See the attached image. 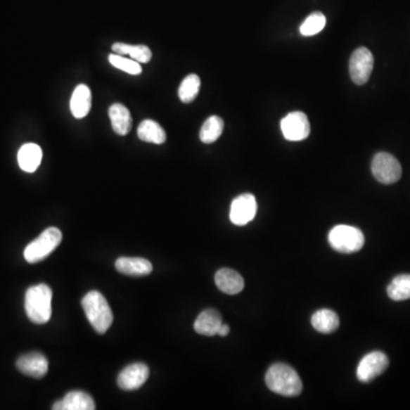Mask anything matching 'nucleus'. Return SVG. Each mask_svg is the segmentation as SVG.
<instances>
[{
  "label": "nucleus",
  "mask_w": 410,
  "mask_h": 410,
  "mask_svg": "<svg viewBox=\"0 0 410 410\" xmlns=\"http://www.w3.org/2000/svg\"><path fill=\"white\" fill-rule=\"evenodd\" d=\"M270 391L283 397H297L302 392V380L295 369L285 364H275L266 374Z\"/></svg>",
  "instance_id": "nucleus-1"
},
{
  "label": "nucleus",
  "mask_w": 410,
  "mask_h": 410,
  "mask_svg": "<svg viewBox=\"0 0 410 410\" xmlns=\"http://www.w3.org/2000/svg\"><path fill=\"white\" fill-rule=\"evenodd\" d=\"M82 308L90 325L98 334L108 332L113 323V314L102 293L90 290L82 299Z\"/></svg>",
  "instance_id": "nucleus-2"
},
{
  "label": "nucleus",
  "mask_w": 410,
  "mask_h": 410,
  "mask_svg": "<svg viewBox=\"0 0 410 410\" xmlns=\"http://www.w3.org/2000/svg\"><path fill=\"white\" fill-rule=\"evenodd\" d=\"M51 299L53 292L49 285L39 284L31 286L25 293V312L32 323H49L51 317Z\"/></svg>",
  "instance_id": "nucleus-3"
},
{
  "label": "nucleus",
  "mask_w": 410,
  "mask_h": 410,
  "mask_svg": "<svg viewBox=\"0 0 410 410\" xmlns=\"http://www.w3.org/2000/svg\"><path fill=\"white\" fill-rule=\"evenodd\" d=\"M330 245L340 253H354L365 244V236L360 229L352 226L338 225L328 233Z\"/></svg>",
  "instance_id": "nucleus-4"
},
{
  "label": "nucleus",
  "mask_w": 410,
  "mask_h": 410,
  "mask_svg": "<svg viewBox=\"0 0 410 410\" xmlns=\"http://www.w3.org/2000/svg\"><path fill=\"white\" fill-rule=\"evenodd\" d=\"M62 233L58 228H47L40 233V236L29 244L25 250V260L29 264H37L45 260L46 257L55 251L62 242Z\"/></svg>",
  "instance_id": "nucleus-5"
},
{
  "label": "nucleus",
  "mask_w": 410,
  "mask_h": 410,
  "mask_svg": "<svg viewBox=\"0 0 410 410\" xmlns=\"http://www.w3.org/2000/svg\"><path fill=\"white\" fill-rule=\"evenodd\" d=\"M371 172L375 179L384 185H391L402 178V169L398 160L391 154L380 152L371 162Z\"/></svg>",
  "instance_id": "nucleus-6"
},
{
  "label": "nucleus",
  "mask_w": 410,
  "mask_h": 410,
  "mask_svg": "<svg viewBox=\"0 0 410 410\" xmlns=\"http://www.w3.org/2000/svg\"><path fill=\"white\" fill-rule=\"evenodd\" d=\"M387 367H389L387 356L380 351H373L360 360L357 369V378L362 383H369L383 374Z\"/></svg>",
  "instance_id": "nucleus-7"
},
{
  "label": "nucleus",
  "mask_w": 410,
  "mask_h": 410,
  "mask_svg": "<svg viewBox=\"0 0 410 410\" xmlns=\"http://www.w3.org/2000/svg\"><path fill=\"white\" fill-rule=\"evenodd\" d=\"M374 69V56L366 47H360L352 53L349 63L351 79L354 84H365Z\"/></svg>",
  "instance_id": "nucleus-8"
},
{
  "label": "nucleus",
  "mask_w": 410,
  "mask_h": 410,
  "mask_svg": "<svg viewBox=\"0 0 410 410\" xmlns=\"http://www.w3.org/2000/svg\"><path fill=\"white\" fill-rule=\"evenodd\" d=\"M283 135L290 141H305L310 135V122L303 112L288 113L281 122Z\"/></svg>",
  "instance_id": "nucleus-9"
},
{
  "label": "nucleus",
  "mask_w": 410,
  "mask_h": 410,
  "mask_svg": "<svg viewBox=\"0 0 410 410\" xmlns=\"http://www.w3.org/2000/svg\"><path fill=\"white\" fill-rule=\"evenodd\" d=\"M257 211V200L253 195L246 193L237 196L231 202L229 218L233 225L245 226L255 219Z\"/></svg>",
  "instance_id": "nucleus-10"
},
{
  "label": "nucleus",
  "mask_w": 410,
  "mask_h": 410,
  "mask_svg": "<svg viewBox=\"0 0 410 410\" xmlns=\"http://www.w3.org/2000/svg\"><path fill=\"white\" fill-rule=\"evenodd\" d=\"M150 376V369L145 364L136 362L127 366L117 376V385L124 391L138 390L146 383Z\"/></svg>",
  "instance_id": "nucleus-11"
},
{
  "label": "nucleus",
  "mask_w": 410,
  "mask_h": 410,
  "mask_svg": "<svg viewBox=\"0 0 410 410\" xmlns=\"http://www.w3.org/2000/svg\"><path fill=\"white\" fill-rule=\"evenodd\" d=\"M16 367L22 374L33 378H42L49 371V360L40 352H30L18 358Z\"/></svg>",
  "instance_id": "nucleus-12"
},
{
  "label": "nucleus",
  "mask_w": 410,
  "mask_h": 410,
  "mask_svg": "<svg viewBox=\"0 0 410 410\" xmlns=\"http://www.w3.org/2000/svg\"><path fill=\"white\" fill-rule=\"evenodd\" d=\"M115 269L123 275L141 277L150 275L153 271V266L143 257H119L115 261Z\"/></svg>",
  "instance_id": "nucleus-13"
},
{
  "label": "nucleus",
  "mask_w": 410,
  "mask_h": 410,
  "mask_svg": "<svg viewBox=\"0 0 410 410\" xmlns=\"http://www.w3.org/2000/svg\"><path fill=\"white\" fill-rule=\"evenodd\" d=\"M214 281H216L217 288L229 295L238 294L244 288V279L242 276L229 268L218 270Z\"/></svg>",
  "instance_id": "nucleus-14"
},
{
  "label": "nucleus",
  "mask_w": 410,
  "mask_h": 410,
  "mask_svg": "<svg viewBox=\"0 0 410 410\" xmlns=\"http://www.w3.org/2000/svg\"><path fill=\"white\" fill-rule=\"evenodd\" d=\"M95 402L88 393L72 391L53 406L54 410H94Z\"/></svg>",
  "instance_id": "nucleus-15"
},
{
  "label": "nucleus",
  "mask_w": 410,
  "mask_h": 410,
  "mask_svg": "<svg viewBox=\"0 0 410 410\" xmlns=\"http://www.w3.org/2000/svg\"><path fill=\"white\" fill-rule=\"evenodd\" d=\"M222 314L214 309H207L198 314L194 323V330L198 334L205 336H213L218 334L222 326Z\"/></svg>",
  "instance_id": "nucleus-16"
},
{
  "label": "nucleus",
  "mask_w": 410,
  "mask_h": 410,
  "mask_svg": "<svg viewBox=\"0 0 410 410\" xmlns=\"http://www.w3.org/2000/svg\"><path fill=\"white\" fill-rule=\"evenodd\" d=\"M70 108L75 119L87 117L91 108V91L86 84H79L75 87L70 101Z\"/></svg>",
  "instance_id": "nucleus-17"
},
{
  "label": "nucleus",
  "mask_w": 410,
  "mask_h": 410,
  "mask_svg": "<svg viewBox=\"0 0 410 410\" xmlns=\"http://www.w3.org/2000/svg\"><path fill=\"white\" fill-rule=\"evenodd\" d=\"M114 132L120 136L128 135L132 128V117L130 111L124 105L115 103L108 110Z\"/></svg>",
  "instance_id": "nucleus-18"
},
{
  "label": "nucleus",
  "mask_w": 410,
  "mask_h": 410,
  "mask_svg": "<svg viewBox=\"0 0 410 410\" xmlns=\"http://www.w3.org/2000/svg\"><path fill=\"white\" fill-rule=\"evenodd\" d=\"M42 160V150L39 145L29 143L20 148L18 154V165L25 172H34L39 168Z\"/></svg>",
  "instance_id": "nucleus-19"
},
{
  "label": "nucleus",
  "mask_w": 410,
  "mask_h": 410,
  "mask_svg": "<svg viewBox=\"0 0 410 410\" xmlns=\"http://www.w3.org/2000/svg\"><path fill=\"white\" fill-rule=\"evenodd\" d=\"M312 323L317 332L331 334L338 330L340 319L336 312H332L330 309H321L312 314Z\"/></svg>",
  "instance_id": "nucleus-20"
},
{
  "label": "nucleus",
  "mask_w": 410,
  "mask_h": 410,
  "mask_svg": "<svg viewBox=\"0 0 410 410\" xmlns=\"http://www.w3.org/2000/svg\"><path fill=\"white\" fill-rule=\"evenodd\" d=\"M112 51H114V54L121 56L129 55L132 60L141 64L148 63L152 58V51L145 45H129L123 42H115L112 46Z\"/></svg>",
  "instance_id": "nucleus-21"
},
{
  "label": "nucleus",
  "mask_w": 410,
  "mask_h": 410,
  "mask_svg": "<svg viewBox=\"0 0 410 410\" xmlns=\"http://www.w3.org/2000/svg\"><path fill=\"white\" fill-rule=\"evenodd\" d=\"M138 137L146 143L161 145L167 141L165 129L154 120H144L138 127Z\"/></svg>",
  "instance_id": "nucleus-22"
},
{
  "label": "nucleus",
  "mask_w": 410,
  "mask_h": 410,
  "mask_svg": "<svg viewBox=\"0 0 410 410\" xmlns=\"http://www.w3.org/2000/svg\"><path fill=\"white\" fill-rule=\"evenodd\" d=\"M224 127H225V123L222 117H218V115L210 117L204 122L201 132H200V139H201L202 143L212 144L214 141H218L219 137L224 132Z\"/></svg>",
  "instance_id": "nucleus-23"
},
{
  "label": "nucleus",
  "mask_w": 410,
  "mask_h": 410,
  "mask_svg": "<svg viewBox=\"0 0 410 410\" xmlns=\"http://www.w3.org/2000/svg\"><path fill=\"white\" fill-rule=\"evenodd\" d=\"M200 89H201V79L198 78V75H188L180 84L178 96L181 102L188 104L198 97Z\"/></svg>",
  "instance_id": "nucleus-24"
},
{
  "label": "nucleus",
  "mask_w": 410,
  "mask_h": 410,
  "mask_svg": "<svg viewBox=\"0 0 410 410\" xmlns=\"http://www.w3.org/2000/svg\"><path fill=\"white\" fill-rule=\"evenodd\" d=\"M387 295L393 301L410 299V275L397 276L387 286Z\"/></svg>",
  "instance_id": "nucleus-25"
},
{
  "label": "nucleus",
  "mask_w": 410,
  "mask_h": 410,
  "mask_svg": "<svg viewBox=\"0 0 410 410\" xmlns=\"http://www.w3.org/2000/svg\"><path fill=\"white\" fill-rule=\"evenodd\" d=\"M325 25H326V18L323 13H312V15H309L300 27V32L305 37L314 36L321 32Z\"/></svg>",
  "instance_id": "nucleus-26"
},
{
  "label": "nucleus",
  "mask_w": 410,
  "mask_h": 410,
  "mask_svg": "<svg viewBox=\"0 0 410 410\" xmlns=\"http://www.w3.org/2000/svg\"><path fill=\"white\" fill-rule=\"evenodd\" d=\"M108 60H110V63H111L114 68L121 70L123 72L129 73V75H141V71H143L141 63H138V62L132 60V58H127V57L121 56V55H110V56H108Z\"/></svg>",
  "instance_id": "nucleus-27"
},
{
  "label": "nucleus",
  "mask_w": 410,
  "mask_h": 410,
  "mask_svg": "<svg viewBox=\"0 0 410 410\" xmlns=\"http://www.w3.org/2000/svg\"><path fill=\"white\" fill-rule=\"evenodd\" d=\"M229 331H231V328H229L228 325H226V323H222V326H220V328H219L218 331V335L222 336V338H224V336H227L228 334H229Z\"/></svg>",
  "instance_id": "nucleus-28"
}]
</instances>
